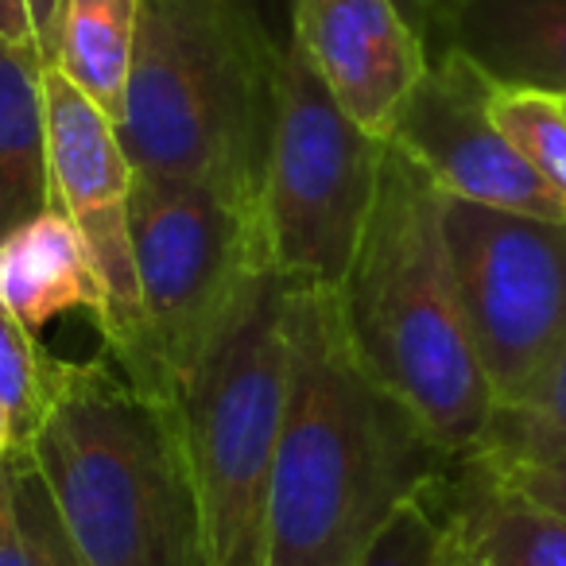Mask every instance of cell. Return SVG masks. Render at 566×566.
Segmentation results:
<instances>
[{"mask_svg": "<svg viewBox=\"0 0 566 566\" xmlns=\"http://www.w3.org/2000/svg\"><path fill=\"white\" fill-rule=\"evenodd\" d=\"M0 35H9L17 43H35V24L28 0H0Z\"/></svg>", "mask_w": 566, "mask_h": 566, "instance_id": "cell-25", "label": "cell"}, {"mask_svg": "<svg viewBox=\"0 0 566 566\" xmlns=\"http://www.w3.org/2000/svg\"><path fill=\"white\" fill-rule=\"evenodd\" d=\"M423 40L496 86L566 97V0H434Z\"/></svg>", "mask_w": 566, "mask_h": 566, "instance_id": "cell-12", "label": "cell"}, {"mask_svg": "<svg viewBox=\"0 0 566 566\" xmlns=\"http://www.w3.org/2000/svg\"><path fill=\"white\" fill-rule=\"evenodd\" d=\"M496 478H504L516 493H524L527 501H535L539 509L566 520V454L551 458V462H543V465H527V470H516V473H496Z\"/></svg>", "mask_w": 566, "mask_h": 566, "instance_id": "cell-23", "label": "cell"}, {"mask_svg": "<svg viewBox=\"0 0 566 566\" xmlns=\"http://www.w3.org/2000/svg\"><path fill=\"white\" fill-rule=\"evenodd\" d=\"M9 470H12V493H17L20 520H24L35 551H40V563L43 566H82L78 551L66 539L63 520H59L55 504H51L48 489H43L40 473H35L32 458H28L24 450H17V454H9Z\"/></svg>", "mask_w": 566, "mask_h": 566, "instance_id": "cell-21", "label": "cell"}, {"mask_svg": "<svg viewBox=\"0 0 566 566\" xmlns=\"http://www.w3.org/2000/svg\"><path fill=\"white\" fill-rule=\"evenodd\" d=\"M66 377V361L51 357L4 303H0V408L17 427L20 450L35 439Z\"/></svg>", "mask_w": 566, "mask_h": 566, "instance_id": "cell-19", "label": "cell"}, {"mask_svg": "<svg viewBox=\"0 0 566 566\" xmlns=\"http://www.w3.org/2000/svg\"><path fill=\"white\" fill-rule=\"evenodd\" d=\"M454 462L416 411L365 373L334 292L295 287L264 566H354L403 496Z\"/></svg>", "mask_w": 566, "mask_h": 566, "instance_id": "cell-1", "label": "cell"}, {"mask_svg": "<svg viewBox=\"0 0 566 566\" xmlns=\"http://www.w3.org/2000/svg\"><path fill=\"white\" fill-rule=\"evenodd\" d=\"M28 9H32L40 55H43V63L51 66V63H55V12H59V0H28Z\"/></svg>", "mask_w": 566, "mask_h": 566, "instance_id": "cell-26", "label": "cell"}, {"mask_svg": "<svg viewBox=\"0 0 566 566\" xmlns=\"http://www.w3.org/2000/svg\"><path fill=\"white\" fill-rule=\"evenodd\" d=\"M292 48L338 109L385 144L431 63L396 0H292Z\"/></svg>", "mask_w": 566, "mask_h": 566, "instance_id": "cell-11", "label": "cell"}, {"mask_svg": "<svg viewBox=\"0 0 566 566\" xmlns=\"http://www.w3.org/2000/svg\"><path fill=\"white\" fill-rule=\"evenodd\" d=\"M283 55L229 0H144L117 125L133 171L202 182L260 221Z\"/></svg>", "mask_w": 566, "mask_h": 566, "instance_id": "cell-3", "label": "cell"}, {"mask_svg": "<svg viewBox=\"0 0 566 566\" xmlns=\"http://www.w3.org/2000/svg\"><path fill=\"white\" fill-rule=\"evenodd\" d=\"M354 566H462L458 462L403 496Z\"/></svg>", "mask_w": 566, "mask_h": 566, "instance_id": "cell-17", "label": "cell"}, {"mask_svg": "<svg viewBox=\"0 0 566 566\" xmlns=\"http://www.w3.org/2000/svg\"><path fill=\"white\" fill-rule=\"evenodd\" d=\"M20 450V442H17V427H12V419H9V411L0 408V462L9 454H17Z\"/></svg>", "mask_w": 566, "mask_h": 566, "instance_id": "cell-28", "label": "cell"}, {"mask_svg": "<svg viewBox=\"0 0 566 566\" xmlns=\"http://www.w3.org/2000/svg\"><path fill=\"white\" fill-rule=\"evenodd\" d=\"M128 221L144 334L125 377L175 403L249 280L268 268L260 221L213 187L144 171H133Z\"/></svg>", "mask_w": 566, "mask_h": 566, "instance_id": "cell-6", "label": "cell"}, {"mask_svg": "<svg viewBox=\"0 0 566 566\" xmlns=\"http://www.w3.org/2000/svg\"><path fill=\"white\" fill-rule=\"evenodd\" d=\"M396 4H400L403 17H408L411 24H416V32L423 35V28H427V12H431L434 0H396Z\"/></svg>", "mask_w": 566, "mask_h": 566, "instance_id": "cell-27", "label": "cell"}, {"mask_svg": "<svg viewBox=\"0 0 566 566\" xmlns=\"http://www.w3.org/2000/svg\"><path fill=\"white\" fill-rule=\"evenodd\" d=\"M385 151L388 144L361 133L287 43L260 187V249L275 275L338 292L377 206Z\"/></svg>", "mask_w": 566, "mask_h": 566, "instance_id": "cell-7", "label": "cell"}, {"mask_svg": "<svg viewBox=\"0 0 566 566\" xmlns=\"http://www.w3.org/2000/svg\"><path fill=\"white\" fill-rule=\"evenodd\" d=\"M388 144L450 198L566 218V202L524 164L493 120V82L458 51H431L423 82Z\"/></svg>", "mask_w": 566, "mask_h": 566, "instance_id": "cell-10", "label": "cell"}, {"mask_svg": "<svg viewBox=\"0 0 566 566\" xmlns=\"http://www.w3.org/2000/svg\"><path fill=\"white\" fill-rule=\"evenodd\" d=\"M442 202L388 144L377 206L334 303L365 373L408 403L447 454L465 458L485 439L496 396L465 326Z\"/></svg>", "mask_w": 566, "mask_h": 566, "instance_id": "cell-2", "label": "cell"}, {"mask_svg": "<svg viewBox=\"0 0 566 566\" xmlns=\"http://www.w3.org/2000/svg\"><path fill=\"white\" fill-rule=\"evenodd\" d=\"M493 120L524 164L566 202V97L493 82Z\"/></svg>", "mask_w": 566, "mask_h": 566, "instance_id": "cell-20", "label": "cell"}, {"mask_svg": "<svg viewBox=\"0 0 566 566\" xmlns=\"http://www.w3.org/2000/svg\"><path fill=\"white\" fill-rule=\"evenodd\" d=\"M144 0H59L55 71L78 86L113 125L125 113Z\"/></svg>", "mask_w": 566, "mask_h": 566, "instance_id": "cell-16", "label": "cell"}, {"mask_svg": "<svg viewBox=\"0 0 566 566\" xmlns=\"http://www.w3.org/2000/svg\"><path fill=\"white\" fill-rule=\"evenodd\" d=\"M0 566H43L40 551H35L32 535H28L24 520H20L9 458L0 462Z\"/></svg>", "mask_w": 566, "mask_h": 566, "instance_id": "cell-22", "label": "cell"}, {"mask_svg": "<svg viewBox=\"0 0 566 566\" xmlns=\"http://www.w3.org/2000/svg\"><path fill=\"white\" fill-rule=\"evenodd\" d=\"M462 566H566V520L539 509L478 458H458Z\"/></svg>", "mask_w": 566, "mask_h": 566, "instance_id": "cell-15", "label": "cell"}, {"mask_svg": "<svg viewBox=\"0 0 566 566\" xmlns=\"http://www.w3.org/2000/svg\"><path fill=\"white\" fill-rule=\"evenodd\" d=\"M566 454V346L551 369L509 408H496L485 439L465 458L496 473H516Z\"/></svg>", "mask_w": 566, "mask_h": 566, "instance_id": "cell-18", "label": "cell"}, {"mask_svg": "<svg viewBox=\"0 0 566 566\" xmlns=\"http://www.w3.org/2000/svg\"><path fill=\"white\" fill-rule=\"evenodd\" d=\"M24 454L82 566H210L175 403L140 392L109 354L66 361Z\"/></svg>", "mask_w": 566, "mask_h": 566, "instance_id": "cell-4", "label": "cell"}, {"mask_svg": "<svg viewBox=\"0 0 566 566\" xmlns=\"http://www.w3.org/2000/svg\"><path fill=\"white\" fill-rule=\"evenodd\" d=\"M229 4L252 12L280 43H292V0H229Z\"/></svg>", "mask_w": 566, "mask_h": 566, "instance_id": "cell-24", "label": "cell"}, {"mask_svg": "<svg viewBox=\"0 0 566 566\" xmlns=\"http://www.w3.org/2000/svg\"><path fill=\"white\" fill-rule=\"evenodd\" d=\"M295 287L260 268L175 392L210 566H264L268 485L292 388Z\"/></svg>", "mask_w": 566, "mask_h": 566, "instance_id": "cell-5", "label": "cell"}, {"mask_svg": "<svg viewBox=\"0 0 566 566\" xmlns=\"http://www.w3.org/2000/svg\"><path fill=\"white\" fill-rule=\"evenodd\" d=\"M43 74L35 43L0 35V241L51 206Z\"/></svg>", "mask_w": 566, "mask_h": 566, "instance_id": "cell-14", "label": "cell"}, {"mask_svg": "<svg viewBox=\"0 0 566 566\" xmlns=\"http://www.w3.org/2000/svg\"><path fill=\"white\" fill-rule=\"evenodd\" d=\"M43 102H48L51 206H59L74 221L94 256L105 287V315L97 331L105 338V354L125 373L140 354L144 334L133 221H128L133 164L125 156L117 125L55 66L43 74Z\"/></svg>", "mask_w": 566, "mask_h": 566, "instance_id": "cell-9", "label": "cell"}, {"mask_svg": "<svg viewBox=\"0 0 566 566\" xmlns=\"http://www.w3.org/2000/svg\"><path fill=\"white\" fill-rule=\"evenodd\" d=\"M442 229L478 361L509 408L566 346V218L447 195Z\"/></svg>", "mask_w": 566, "mask_h": 566, "instance_id": "cell-8", "label": "cell"}, {"mask_svg": "<svg viewBox=\"0 0 566 566\" xmlns=\"http://www.w3.org/2000/svg\"><path fill=\"white\" fill-rule=\"evenodd\" d=\"M0 303L35 334L71 311H86L102 323V275L82 233L59 206H48L0 241Z\"/></svg>", "mask_w": 566, "mask_h": 566, "instance_id": "cell-13", "label": "cell"}]
</instances>
